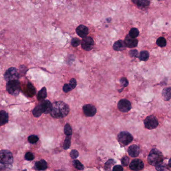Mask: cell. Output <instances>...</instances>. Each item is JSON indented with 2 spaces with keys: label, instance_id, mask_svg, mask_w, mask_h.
<instances>
[{
  "label": "cell",
  "instance_id": "obj_6",
  "mask_svg": "<svg viewBox=\"0 0 171 171\" xmlns=\"http://www.w3.org/2000/svg\"><path fill=\"white\" fill-rule=\"evenodd\" d=\"M145 127L149 130L156 128L159 125V122L156 117L153 115L148 116L144 121Z\"/></svg>",
  "mask_w": 171,
  "mask_h": 171
},
{
  "label": "cell",
  "instance_id": "obj_40",
  "mask_svg": "<svg viewBox=\"0 0 171 171\" xmlns=\"http://www.w3.org/2000/svg\"><path fill=\"white\" fill-rule=\"evenodd\" d=\"M72 90V89L71 87L70 86L69 84H65L64 86H63V91H64L65 93L69 92H70V91Z\"/></svg>",
  "mask_w": 171,
  "mask_h": 171
},
{
  "label": "cell",
  "instance_id": "obj_5",
  "mask_svg": "<svg viewBox=\"0 0 171 171\" xmlns=\"http://www.w3.org/2000/svg\"><path fill=\"white\" fill-rule=\"evenodd\" d=\"M118 140L121 145L127 146L133 141V137L129 132L123 131L118 135Z\"/></svg>",
  "mask_w": 171,
  "mask_h": 171
},
{
  "label": "cell",
  "instance_id": "obj_35",
  "mask_svg": "<svg viewBox=\"0 0 171 171\" xmlns=\"http://www.w3.org/2000/svg\"><path fill=\"white\" fill-rule=\"evenodd\" d=\"M120 81L121 84L123 87H126L128 86L129 82L126 78H121L120 80Z\"/></svg>",
  "mask_w": 171,
  "mask_h": 171
},
{
  "label": "cell",
  "instance_id": "obj_21",
  "mask_svg": "<svg viewBox=\"0 0 171 171\" xmlns=\"http://www.w3.org/2000/svg\"><path fill=\"white\" fill-rule=\"evenodd\" d=\"M162 97L165 101H169L171 98V87H166L163 89Z\"/></svg>",
  "mask_w": 171,
  "mask_h": 171
},
{
  "label": "cell",
  "instance_id": "obj_11",
  "mask_svg": "<svg viewBox=\"0 0 171 171\" xmlns=\"http://www.w3.org/2000/svg\"><path fill=\"white\" fill-rule=\"evenodd\" d=\"M83 112L87 117H93L95 115L97 110L94 106L91 104H87L83 108Z\"/></svg>",
  "mask_w": 171,
  "mask_h": 171
},
{
  "label": "cell",
  "instance_id": "obj_1",
  "mask_svg": "<svg viewBox=\"0 0 171 171\" xmlns=\"http://www.w3.org/2000/svg\"><path fill=\"white\" fill-rule=\"evenodd\" d=\"M70 108L67 104L63 102H56L52 104L51 116L54 118H63L68 115Z\"/></svg>",
  "mask_w": 171,
  "mask_h": 171
},
{
  "label": "cell",
  "instance_id": "obj_8",
  "mask_svg": "<svg viewBox=\"0 0 171 171\" xmlns=\"http://www.w3.org/2000/svg\"><path fill=\"white\" fill-rule=\"evenodd\" d=\"M118 108L121 112L126 113L129 112L131 109L132 105L128 100L122 99L118 102Z\"/></svg>",
  "mask_w": 171,
  "mask_h": 171
},
{
  "label": "cell",
  "instance_id": "obj_17",
  "mask_svg": "<svg viewBox=\"0 0 171 171\" xmlns=\"http://www.w3.org/2000/svg\"><path fill=\"white\" fill-rule=\"evenodd\" d=\"M132 2L140 8L148 7L150 4V0H131Z\"/></svg>",
  "mask_w": 171,
  "mask_h": 171
},
{
  "label": "cell",
  "instance_id": "obj_20",
  "mask_svg": "<svg viewBox=\"0 0 171 171\" xmlns=\"http://www.w3.org/2000/svg\"><path fill=\"white\" fill-rule=\"evenodd\" d=\"M26 93L29 97H32L36 94V90L32 84L29 83L27 85Z\"/></svg>",
  "mask_w": 171,
  "mask_h": 171
},
{
  "label": "cell",
  "instance_id": "obj_41",
  "mask_svg": "<svg viewBox=\"0 0 171 171\" xmlns=\"http://www.w3.org/2000/svg\"><path fill=\"white\" fill-rule=\"evenodd\" d=\"M123 167L121 165H116L114 167L113 171H123Z\"/></svg>",
  "mask_w": 171,
  "mask_h": 171
},
{
  "label": "cell",
  "instance_id": "obj_23",
  "mask_svg": "<svg viewBox=\"0 0 171 171\" xmlns=\"http://www.w3.org/2000/svg\"><path fill=\"white\" fill-rule=\"evenodd\" d=\"M149 58V53L148 51H142L141 52L139 56V58L140 61H148Z\"/></svg>",
  "mask_w": 171,
  "mask_h": 171
},
{
  "label": "cell",
  "instance_id": "obj_33",
  "mask_svg": "<svg viewBox=\"0 0 171 171\" xmlns=\"http://www.w3.org/2000/svg\"><path fill=\"white\" fill-rule=\"evenodd\" d=\"M129 161H130V159H129L128 157L126 156H124L121 160V163H122V165L124 167L127 166L129 164Z\"/></svg>",
  "mask_w": 171,
  "mask_h": 171
},
{
  "label": "cell",
  "instance_id": "obj_37",
  "mask_svg": "<svg viewBox=\"0 0 171 171\" xmlns=\"http://www.w3.org/2000/svg\"><path fill=\"white\" fill-rule=\"evenodd\" d=\"M79 152L77 150H72L70 152V156H71V158L73 159L77 158L79 157Z\"/></svg>",
  "mask_w": 171,
  "mask_h": 171
},
{
  "label": "cell",
  "instance_id": "obj_30",
  "mask_svg": "<svg viewBox=\"0 0 171 171\" xmlns=\"http://www.w3.org/2000/svg\"><path fill=\"white\" fill-rule=\"evenodd\" d=\"M64 133L66 136H71L72 134V129L69 124H67L65 126Z\"/></svg>",
  "mask_w": 171,
  "mask_h": 171
},
{
  "label": "cell",
  "instance_id": "obj_13",
  "mask_svg": "<svg viewBox=\"0 0 171 171\" xmlns=\"http://www.w3.org/2000/svg\"><path fill=\"white\" fill-rule=\"evenodd\" d=\"M124 43L126 45V47L129 48H133L137 46L138 44V41L136 38H132L131 37H130L128 35L126 37Z\"/></svg>",
  "mask_w": 171,
  "mask_h": 171
},
{
  "label": "cell",
  "instance_id": "obj_2",
  "mask_svg": "<svg viewBox=\"0 0 171 171\" xmlns=\"http://www.w3.org/2000/svg\"><path fill=\"white\" fill-rule=\"evenodd\" d=\"M13 163V156L9 150L0 151V171H10Z\"/></svg>",
  "mask_w": 171,
  "mask_h": 171
},
{
  "label": "cell",
  "instance_id": "obj_15",
  "mask_svg": "<svg viewBox=\"0 0 171 171\" xmlns=\"http://www.w3.org/2000/svg\"><path fill=\"white\" fill-rule=\"evenodd\" d=\"M129 155L131 157L135 158L140 154V148L136 145H132L128 149Z\"/></svg>",
  "mask_w": 171,
  "mask_h": 171
},
{
  "label": "cell",
  "instance_id": "obj_3",
  "mask_svg": "<svg viewBox=\"0 0 171 171\" xmlns=\"http://www.w3.org/2000/svg\"><path fill=\"white\" fill-rule=\"evenodd\" d=\"M147 160L149 164L155 166L158 163L164 161V156L160 150L154 148L151 150Z\"/></svg>",
  "mask_w": 171,
  "mask_h": 171
},
{
  "label": "cell",
  "instance_id": "obj_34",
  "mask_svg": "<svg viewBox=\"0 0 171 171\" xmlns=\"http://www.w3.org/2000/svg\"><path fill=\"white\" fill-rule=\"evenodd\" d=\"M80 43H81V41L78 38H73L71 40V44L74 47H77L78 46Z\"/></svg>",
  "mask_w": 171,
  "mask_h": 171
},
{
  "label": "cell",
  "instance_id": "obj_36",
  "mask_svg": "<svg viewBox=\"0 0 171 171\" xmlns=\"http://www.w3.org/2000/svg\"><path fill=\"white\" fill-rule=\"evenodd\" d=\"M129 55L131 57H135V58L139 57L138 51H137V50H131L129 52Z\"/></svg>",
  "mask_w": 171,
  "mask_h": 171
},
{
  "label": "cell",
  "instance_id": "obj_7",
  "mask_svg": "<svg viewBox=\"0 0 171 171\" xmlns=\"http://www.w3.org/2000/svg\"><path fill=\"white\" fill-rule=\"evenodd\" d=\"M19 78L18 72L15 68H10L4 74V79L7 82L12 80H18Z\"/></svg>",
  "mask_w": 171,
  "mask_h": 171
},
{
  "label": "cell",
  "instance_id": "obj_32",
  "mask_svg": "<svg viewBox=\"0 0 171 171\" xmlns=\"http://www.w3.org/2000/svg\"><path fill=\"white\" fill-rule=\"evenodd\" d=\"M115 163V161L113 159H109L108 161L106 163L105 165V168L106 170H109L110 169L111 167Z\"/></svg>",
  "mask_w": 171,
  "mask_h": 171
},
{
  "label": "cell",
  "instance_id": "obj_42",
  "mask_svg": "<svg viewBox=\"0 0 171 171\" xmlns=\"http://www.w3.org/2000/svg\"><path fill=\"white\" fill-rule=\"evenodd\" d=\"M168 166L171 168V158H170V159L169 160V162H168Z\"/></svg>",
  "mask_w": 171,
  "mask_h": 171
},
{
  "label": "cell",
  "instance_id": "obj_22",
  "mask_svg": "<svg viewBox=\"0 0 171 171\" xmlns=\"http://www.w3.org/2000/svg\"><path fill=\"white\" fill-rule=\"evenodd\" d=\"M47 94L46 88L45 87H43L38 92L37 99L39 101H42L47 97Z\"/></svg>",
  "mask_w": 171,
  "mask_h": 171
},
{
  "label": "cell",
  "instance_id": "obj_24",
  "mask_svg": "<svg viewBox=\"0 0 171 171\" xmlns=\"http://www.w3.org/2000/svg\"><path fill=\"white\" fill-rule=\"evenodd\" d=\"M43 114V112L42 111L40 105V104H38L36 107H35L33 110V115L35 117H39L41 116Z\"/></svg>",
  "mask_w": 171,
  "mask_h": 171
},
{
  "label": "cell",
  "instance_id": "obj_9",
  "mask_svg": "<svg viewBox=\"0 0 171 171\" xmlns=\"http://www.w3.org/2000/svg\"><path fill=\"white\" fill-rule=\"evenodd\" d=\"M94 46V40L90 37H86L81 41L82 48L85 51H91Z\"/></svg>",
  "mask_w": 171,
  "mask_h": 171
},
{
  "label": "cell",
  "instance_id": "obj_14",
  "mask_svg": "<svg viewBox=\"0 0 171 171\" xmlns=\"http://www.w3.org/2000/svg\"><path fill=\"white\" fill-rule=\"evenodd\" d=\"M76 33L79 37L84 38L87 37L89 34V29L87 27L84 25H79L77 28H76Z\"/></svg>",
  "mask_w": 171,
  "mask_h": 171
},
{
  "label": "cell",
  "instance_id": "obj_4",
  "mask_svg": "<svg viewBox=\"0 0 171 171\" xmlns=\"http://www.w3.org/2000/svg\"><path fill=\"white\" fill-rule=\"evenodd\" d=\"M6 88L9 93L12 95L16 96L20 93L21 87L18 80H12L7 82Z\"/></svg>",
  "mask_w": 171,
  "mask_h": 171
},
{
  "label": "cell",
  "instance_id": "obj_19",
  "mask_svg": "<svg viewBox=\"0 0 171 171\" xmlns=\"http://www.w3.org/2000/svg\"><path fill=\"white\" fill-rule=\"evenodd\" d=\"M9 116L5 111H0V126H3L8 122Z\"/></svg>",
  "mask_w": 171,
  "mask_h": 171
},
{
  "label": "cell",
  "instance_id": "obj_16",
  "mask_svg": "<svg viewBox=\"0 0 171 171\" xmlns=\"http://www.w3.org/2000/svg\"><path fill=\"white\" fill-rule=\"evenodd\" d=\"M113 49L116 51H123L126 48L124 41L121 40L116 42L113 45Z\"/></svg>",
  "mask_w": 171,
  "mask_h": 171
},
{
  "label": "cell",
  "instance_id": "obj_25",
  "mask_svg": "<svg viewBox=\"0 0 171 171\" xmlns=\"http://www.w3.org/2000/svg\"><path fill=\"white\" fill-rule=\"evenodd\" d=\"M155 167L157 171H165L167 170V165L164 161L158 163V164L155 165Z\"/></svg>",
  "mask_w": 171,
  "mask_h": 171
},
{
  "label": "cell",
  "instance_id": "obj_38",
  "mask_svg": "<svg viewBox=\"0 0 171 171\" xmlns=\"http://www.w3.org/2000/svg\"><path fill=\"white\" fill-rule=\"evenodd\" d=\"M25 158L28 161H32L34 159V156L31 152H27L25 155Z\"/></svg>",
  "mask_w": 171,
  "mask_h": 171
},
{
  "label": "cell",
  "instance_id": "obj_10",
  "mask_svg": "<svg viewBox=\"0 0 171 171\" xmlns=\"http://www.w3.org/2000/svg\"><path fill=\"white\" fill-rule=\"evenodd\" d=\"M144 164L141 160L136 159L132 161L130 164V168L134 171H141L143 169Z\"/></svg>",
  "mask_w": 171,
  "mask_h": 171
},
{
  "label": "cell",
  "instance_id": "obj_27",
  "mask_svg": "<svg viewBox=\"0 0 171 171\" xmlns=\"http://www.w3.org/2000/svg\"><path fill=\"white\" fill-rule=\"evenodd\" d=\"M129 35L132 38H136L139 35L138 29L136 28H133L130 30Z\"/></svg>",
  "mask_w": 171,
  "mask_h": 171
},
{
  "label": "cell",
  "instance_id": "obj_18",
  "mask_svg": "<svg viewBox=\"0 0 171 171\" xmlns=\"http://www.w3.org/2000/svg\"><path fill=\"white\" fill-rule=\"evenodd\" d=\"M35 168L38 171H43L47 169V163L44 160H41L35 163Z\"/></svg>",
  "mask_w": 171,
  "mask_h": 171
},
{
  "label": "cell",
  "instance_id": "obj_12",
  "mask_svg": "<svg viewBox=\"0 0 171 171\" xmlns=\"http://www.w3.org/2000/svg\"><path fill=\"white\" fill-rule=\"evenodd\" d=\"M43 113L48 114L51 113L52 110V104L49 100H43L40 103Z\"/></svg>",
  "mask_w": 171,
  "mask_h": 171
},
{
  "label": "cell",
  "instance_id": "obj_31",
  "mask_svg": "<svg viewBox=\"0 0 171 171\" xmlns=\"http://www.w3.org/2000/svg\"><path fill=\"white\" fill-rule=\"evenodd\" d=\"M28 140L30 143L35 144L38 141L39 138L36 135H31L28 137Z\"/></svg>",
  "mask_w": 171,
  "mask_h": 171
},
{
  "label": "cell",
  "instance_id": "obj_28",
  "mask_svg": "<svg viewBox=\"0 0 171 171\" xmlns=\"http://www.w3.org/2000/svg\"><path fill=\"white\" fill-rule=\"evenodd\" d=\"M73 165L75 167V168H76L77 169L79 170H84V165L78 160H75L73 162Z\"/></svg>",
  "mask_w": 171,
  "mask_h": 171
},
{
  "label": "cell",
  "instance_id": "obj_39",
  "mask_svg": "<svg viewBox=\"0 0 171 171\" xmlns=\"http://www.w3.org/2000/svg\"><path fill=\"white\" fill-rule=\"evenodd\" d=\"M69 85L71 87V88L72 89V90L75 89L77 86V81H76V79H74V78H72L71 79V80L70 81Z\"/></svg>",
  "mask_w": 171,
  "mask_h": 171
},
{
  "label": "cell",
  "instance_id": "obj_29",
  "mask_svg": "<svg viewBox=\"0 0 171 171\" xmlns=\"http://www.w3.org/2000/svg\"><path fill=\"white\" fill-rule=\"evenodd\" d=\"M71 145V136H67L65 140L64 144L63 145V148L65 150H67L69 148Z\"/></svg>",
  "mask_w": 171,
  "mask_h": 171
},
{
  "label": "cell",
  "instance_id": "obj_43",
  "mask_svg": "<svg viewBox=\"0 0 171 171\" xmlns=\"http://www.w3.org/2000/svg\"><path fill=\"white\" fill-rule=\"evenodd\" d=\"M159 1H162V0H159Z\"/></svg>",
  "mask_w": 171,
  "mask_h": 171
},
{
  "label": "cell",
  "instance_id": "obj_26",
  "mask_svg": "<svg viewBox=\"0 0 171 171\" xmlns=\"http://www.w3.org/2000/svg\"><path fill=\"white\" fill-rule=\"evenodd\" d=\"M156 43L158 46L162 47V48L166 46V40L165 39V38L162 37H160L157 40Z\"/></svg>",
  "mask_w": 171,
  "mask_h": 171
}]
</instances>
